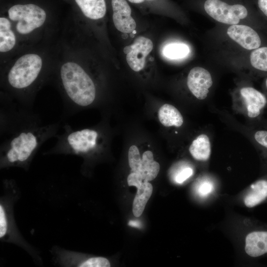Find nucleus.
<instances>
[{
    "label": "nucleus",
    "mask_w": 267,
    "mask_h": 267,
    "mask_svg": "<svg viewBox=\"0 0 267 267\" xmlns=\"http://www.w3.org/2000/svg\"><path fill=\"white\" fill-rule=\"evenodd\" d=\"M61 126V121L44 124L32 108L12 98H1L0 169L19 167L28 170L41 147L56 137Z\"/></svg>",
    "instance_id": "1"
},
{
    "label": "nucleus",
    "mask_w": 267,
    "mask_h": 267,
    "mask_svg": "<svg viewBox=\"0 0 267 267\" xmlns=\"http://www.w3.org/2000/svg\"><path fill=\"white\" fill-rule=\"evenodd\" d=\"M64 93V116L73 115L92 105L96 99V89L90 76L79 64L67 62L59 71Z\"/></svg>",
    "instance_id": "2"
},
{
    "label": "nucleus",
    "mask_w": 267,
    "mask_h": 267,
    "mask_svg": "<svg viewBox=\"0 0 267 267\" xmlns=\"http://www.w3.org/2000/svg\"><path fill=\"white\" fill-rule=\"evenodd\" d=\"M62 128V133L56 136L54 145L44 155H74L86 159L103 146L102 135L97 129H75L67 124L63 125Z\"/></svg>",
    "instance_id": "3"
},
{
    "label": "nucleus",
    "mask_w": 267,
    "mask_h": 267,
    "mask_svg": "<svg viewBox=\"0 0 267 267\" xmlns=\"http://www.w3.org/2000/svg\"><path fill=\"white\" fill-rule=\"evenodd\" d=\"M43 66L41 57L28 53L19 58L9 70L6 81L9 88L25 92L30 89L39 79Z\"/></svg>",
    "instance_id": "4"
},
{
    "label": "nucleus",
    "mask_w": 267,
    "mask_h": 267,
    "mask_svg": "<svg viewBox=\"0 0 267 267\" xmlns=\"http://www.w3.org/2000/svg\"><path fill=\"white\" fill-rule=\"evenodd\" d=\"M4 184V186L6 188L5 193L0 197V239L1 241L13 243L20 246L26 251L31 253V255L33 256V254L36 255L33 252V249L29 247V245L25 242L22 238L21 234L19 232L17 226L15 224L13 216V206L14 199L17 197L15 196L16 194L15 192L16 185L14 187L12 194V191L10 189V193L6 185Z\"/></svg>",
    "instance_id": "5"
},
{
    "label": "nucleus",
    "mask_w": 267,
    "mask_h": 267,
    "mask_svg": "<svg viewBox=\"0 0 267 267\" xmlns=\"http://www.w3.org/2000/svg\"><path fill=\"white\" fill-rule=\"evenodd\" d=\"M8 14L11 20L17 21V31L23 35L41 27L46 17V12L42 8L32 3L14 5L9 9Z\"/></svg>",
    "instance_id": "6"
},
{
    "label": "nucleus",
    "mask_w": 267,
    "mask_h": 267,
    "mask_svg": "<svg viewBox=\"0 0 267 267\" xmlns=\"http://www.w3.org/2000/svg\"><path fill=\"white\" fill-rule=\"evenodd\" d=\"M203 8L214 19L229 25L237 24L248 14L245 5L237 2L230 3L224 0H205Z\"/></svg>",
    "instance_id": "7"
},
{
    "label": "nucleus",
    "mask_w": 267,
    "mask_h": 267,
    "mask_svg": "<svg viewBox=\"0 0 267 267\" xmlns=\"http://www.w3.org/2000/svg\"><path fill=\"white\" fill-rule=\"evenodd\" d=\"M152 49L151 40L140 36L134 40L133 44L125 46L123 50L127 54L126 60L130 68L138 72L144 67L146 57Z\"/></svg>",
    "instance_id": "8"
},
{
    "label": "nucleus",
    "mask_w": 267,
    "mask_h": 267,
    "mask_svg": "<svg viewBox=\"0 0 267 267\" xmlns=\"http://www.w3.org/2000/svg\"><path fill=\"white\" fill-rule=\"evenodd\" d=\"M188 88L198 99H205L213 84L211 75L206 69L195 67L189 71L187 80Z\"/></svg>",
    "instance_id": "9"
},
{
    "label": "nucleus",
    "mask_w": 267,
    "mask_h": 267,
    "mask_svg": "<svg viewBox=\"0 0 267 267\" xmlns=\"http://www.w3.org/2000/svg\"><path fill=\"white\" fill-rule=\"evenodd\" d=\"M113 21L116 29L123 33H131L136 28L131 16V8L126 0H112Z\"/></svg>",
    "instance_id": "10"
},
{
    "label": "nucleus",
    "mask_w": 267,
    "mask_h": 267,
    "mask_svg": "<svg viewBox=\"0 0 267 267\" xmlns=\"http://www.w3.org/2000/svg\"><path fill=\"white\" fill-rule=\"evenodd\" d=\"M227 34L232 40L246 49H255L261 44L258 33L246 25H231L228 28Z\"/></svg>",
    "instance_id": "11"
},
{
    "label": "nucleus",
    "mask_w": 267,
    "mask_h": 267,
    "mask_svg": "<svg viewBox=\"0 0 267 267\" xmlns=\"http://www.w3.org/2000/svg\"><path fill=\"white\" fill-rule=\"evenodd\" d=\"M240 93L245 100L248 116L250 118L258 116L261 110L266 104L265 96L252 87L242 88Z\"/></svg>",
    "instance_id": "12"
},
{
    "label": "nucleus",
    "mask_w": 267,
    "mask_h": 267,
    "mask_svg": "<svg viewBox=\"0 0 267 267\" xmlns=\"http://www.w3.org/2000/svg\"><path fill=\"white\" fill-rule=\"evenodd\" d=\"M245 250L251 257H257L267 253V231H254L245 239Z\"/></svg>",
    "instance_id": "13"
},
{
    "label": "nucleus",
    "mask_w": 267,
    "mask_h": 267,
    "mask_svg": "<svg viewBox=\"0 0 267 267\" xmlns=\"http://www.w3.org/2000/svg\"><path fill=\"white\" fill-rule=\"evenodd\" d=\"M159 164L154 160L153 153L149 150L145 151L142 155L138 171L142 179L149 181L155 179L160 171Z\"/></svg>",
    "instance_id": "14"
},
{
    "label": "nucleus",
    "mask_w": 267,
    "mask_h": 267,
    "mask_svg": "<svg viewBox=\"0 0 267 267\" xmlns=\"http://www.w3.org/2000/svg\"><path fill=\"white\" fill-rule=\"evenodd\" d=\"M83 13L88 18L97 20L106 12L105 0H75Z\"/></svg>",
    "instance_id": "15"
},
{
    "label": "nucleus",
    "mask_w": 267,
    "mask_h": 267,
    "mask_svg": "<svg viewBox=\"0 0 267 267\" xmlns=\"http://www.w3.org/2000/svg\"><path fill=\"white\" fill-rule=\"evenodd\" d=\"M158 117L160 122L165 127H180L183 119L179 111L169 104L163 105L159 109Z\"/></svg>",
    "instance_id": "16"
},
{
    "label": "nucleus",
    "mask_w": 267,
    "mask_h": 267,
    "mask_svg": "<svg viewBox=\"0 0 267 267\" xmlns=\"http://www.w3.org/2000/svg\"><path fill=\"white\" fill-rule=\"evenodd\" d=\"M189 151L196 160H207L211 154V144L208 136L202 134L197 136L191 143Z\"/></svg>",
    "instance_id": "17"
},
{
    "label": "nucleus",
    "mask_w": 267,
    "mask_h": 267,
    "mask_svg": "<svg viewBox=\"0 0 267 267\" xmlns=\"http://www.w3.org/2000/svg\"><path fill=\"white\" fill-rule=\"evenodd\" d=\"M267 197V181L260 180L252 184L244 202L245 206L253 207L261 203Z\"/></svg>",
    "instance_id": "18"
},
{
    "label": "nucleus",
    "mask_w": 267,
    "mask_h": 267,
    "mask_svg": "<svg viewBox=\"0 0 267 267\" xmlns=\"http://www.w3.org/2000/svg\"><path fill=\"white\" fill-rule=\"evenodd\" d=\"M152 191V184L149 181L143 180L141 185L137 189L133 201V213L135 217H139L142 215Z\"/></svg>",
    "instance_id": "19"
},
{
    "label": "nucleus",
    "mask_w": 267,
    "mask_h": 267,
    "mask_svg": "<svg viewBox=\"0 0 267 267\" xmlns=\"http://www.w3.org/2000/svg\"><path fill=\"white\" fill-rule=\"evenodd\" d=\"M16 44V38L11 29L9 20L5 17L0 18V51L7 52L12 49Z\"/></svg>",
    "instance_id": "20"
},
{
    "label": "nucleus",
    "mask_w": 267,
    "mask_h": 267,
    "mask_svg": "<svg viewBox=\"0 0 267 267\" xmlns=\"http://www.w3.org/2000/svg\"><path fill=\"white\" fill-rule=\"evenodd\" d=\"M189 47L182 43H172L164 46V55L171 59H181L186 57L189 53Z\"/></svg>",
    "instance_id": "21"
},
{
    "label": "nucleus",
    "mask_w": 267,
    "mask_h": 267,
    "mask_svg": "<svg viewBox=\"0 0 267 267\" xmlns=\"http://www.w3.org/2000/svg\"><path fill=\"white\" fill-rule=\"evenodd\" d=\"M250 62L254 68L267 71V47L255 49L250 54Z\"/></svg>",
    "instance_id": "22"
},
{
    "label": "nucleus",
    "mask_w": 267,
    "mask_h": 267,
    "mask_svg": "<svg viewBox=\"0 0 267 267\" xmlns=\"http://www.w3.org/2000/svg\"><path fill=\"white\" fill-rule=\"evenodd\" d=\"M141 159L138 148L134 145H132L128 152L129 164L132 172H136L138 171Z\"/></svg>",
    "instance_id": "23"
},
{
    "label": "nucleus",
    "mask_w": 267,
    "mask_h": 267,
    "mask_svg": "<svg viewBox=\"0 0 267 267\" xmlns=\"http://www.w3.org/2000/svg\"><path fill=\"white\" fill-rule=\"evenodd\" d=\"M213 188L212 182L204 181L199 185L197 189L198 193L201 197H206L212 192Z\"/></svg>",
    "instance_id": "24"
},
{
    "label": "nucleus",
    "mask_w": 267,
    "mask_h": 267,
    "mask_svg": "<svg viewBox=\"0 0 267 267\" xmlns=\"http://www.w3.org/2000/svg\"><path fill=\"white\" fill-rule=\"evenodd\" d=\"M143 180L141 175L137 172H132L127 178L128 185L134 186L137 189L141 185Z\"/></svg>",
    "instance_id": "25"
},
{
    "label": "nucleus",
    "mask_w": 267,
    "mask_h": 267,
    "mask_svg": "<svg viewBox=\"0 0 267 267\" xmlns=\"http://www.w3.org/2000/svg\"><path fill=\"white\" fill-rule=\"evenodd\" d=\"M193 174V170L190 168H186L181 170L176 176L175 180L178 183H181L191 177Z\"/></svg>",
    "instance_id": "26"
},
{
    "label": "nucleus",
    "mask_w": 267,
    "mask_h": 267,
    "mask_svg": "<svg viewBox=\"0 0 267 267\" xmlns=\"http://www.w3.org/2000/svg\"><path fill=\"white\" fill-rule=\"evenodd\" d=\"M254 137L259 144L267 148V131H258L255 133Z\"/></svg>",
    "instance_id": "27"
},
{
    "label": "nucleus",
    "mask_w": 267,
    "mask_h": 267,
    "mask_svg": "<svg viewBox=\"0 0 267 267\" xmlns=\"http://www.w3.org/2000/svg\"><path fill=\"white\" fill-rule=\"evenodd\" d=\"M257 4L261 11L267 17V0H258Z\"/></svg>",
    "instance_id": "28"
},
{
    "label": "nucleus",
    "mask_w": 267,
    "mask_h": 267,
    "mask_svg": "<svg viewBox=\"0 0 267 267\" xmlns=\"http://www.w3.org/2000/svg\"><path fill=\"white\" fill-rule=\"evenodd\" d=\"M129 225L131 226L140 227V223L138 221H130L129 222Z\"/></svg>",
    "instance_id": "29"
},
{
    "label": "nucleus",
    "mask_w": 267,
    "mask_h": 267,
    "mask_svg": "<svg viewBox=\"0 0 267 267\" xmlns=\"http://www.w3.org/2000/svg\"><path fill=\"white\" fill-rule=\"evenodd\" d=\"M129 1L134 3H139L142 2L144 0H128Z\"/></svg>",
    "instance_id": "30"
},
{
    "label": "nucleus",
    "mask_w": 267,
    "mask_h": 267,
    "mask_svg": "<svg viewBox=\"0 0 267 267\" xmlns=\"http://www.w3.org/2000/svg\"><path fill=\"white\" fill-rule=\"evenodd\" d=\"M122 37L124 39H127L128 38V35L126 33H124L122 35Z\"/></svg>",
    "instance_id": "31"
},
{
    "label": "nucleus",
    "mask_w": 267,
    "mask_h": 267,
    "mask_svg": "<svg viewBox=\"0 0 267 267\" xmlns=\"http://www.w3.org/2000/svg\"><path fill=\"white\" fill-rule=\"evenodd\" d=\"M134 34L132 33H131V34H130V37H131V38H134Z\"/></svg>",
    "instance_id": "32"
},
{
    "label": "nucleus",
    "mask_w": 267,
    "mask_h": 267,
    "mask_svg": "<svg viewBox=\"0 0 267 267\" xmlns=\"http://www.w3.org/2000/svg\"><path fill=\"white\" fill-rule=\"evenodd\" d=\"M132 33H133L134 34H136V31L134 30Z\"/></svg>",
    "instance_id": "33"
},
{
    "label": "nucleus",
    "mask_w": 267,
    "mask_h": 267,
    "mask_svg": "<svg viewBox=\"0 0 267 267\" xmlns=\"http://www.w3.org/2000/svg\"><path fill=\"white\" fill-rule=\"evenodd\" d=\"M266 86L267 87V79L266 81Z\"/></svg>",
    "instance_id": "34"
}]
</instances>
